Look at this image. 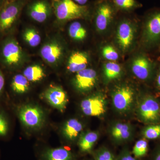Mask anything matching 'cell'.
Returning <instances> with one entry per match:
<instances>
[{"instance_id": "cell-1", "label": "cell", "mask_w": 160, "mask_h": 160, "mask_svg": "<svg viewBox=\"0 0 160 160\" xmlns=\"http://www.w3.org/2000/svg\"><path fill=\"white\" fill-rule=\"evenodd\" d=\"M51 2L55 16L62 22L86 18L91 14L89 6H81L73 0H51Z\"/></svg>"}, {"instance_id": "cell-2", "label": "cell", "mask_w": 160, "mask_h": 160, "mask_svg": "<svg viewBox=\"0 0 160 160\" xmlns=\"http://www.w3.org/2000/svg\"><path fill=\"white\" fill-rule=\"evenodd\" d=\"M30 0H12L0 9V35L11 32Z\"/></svg>"}, {"instance_id": "cell-3", "label": "cell", "mask_w": 160, "mask_h": 160, "mask_svg": "<svg viewBox=\"0 0 160 160\" xmlns=\"http://www.w3.org/2000/svg\"><path fill=\"white\" fill-rule=\"evenodd\" d=\"M26 59L25 53L14 38L8 37L0 46V62L6 67L14 69L22 66Z\"/></svg>"}, {"instance_id": "cell-4", "label": "cell", "mask_w": 160, "mask_h": 160, "mask_svg": "<svg viewBox=\"0 0 160 160\" xmlns=\"http://www.w3.org/2000/svg\"><path fill=\"white\" fill-rule=\"evenodd\" d=\"M143 42L148 49L159 46L160 8L151 9L146 13L143 32Z\"/></svg>"}, {"instance_id": "cell-5", "label": "cell", "mask_w": 160, "mask_h": 160, "mask_svg": "<svg viewBox=\"0 0 160 160\" xmlns=\"http://www.w3.org/2000/svg\"><path fill=\"white\" fill-rule=\"evenodd\" d=\"M94 9L95 23L99 31L106 30L116 14V9L109 0H99Z\"/></svg>"}, {"instance_id": "cell-6", "label": "cell", "mask_w": 160, "mask_h": 160, "mask_svg": "<svg viewBox=\"0 0 160 160\" xmlns=\"http://www.w3.org/2000/svg\"><path fill=\"white\" fill-rule=\"evenodd\" d=\"M26 7L28 16L37 22H44L54 14L49 0H30Z\"/></svg>"}, {"instance_id": "cell-7", "label": "cell", "mask_w": 160, "mask_h": 160, "mask_svg": "<svg viewBox=\"0 0 160 160\" xmlns=\"http://www.w3.org/2000/svg\"><path fill=\"white\" fill-rule=\"evenodd\" d=\"M18 115L23 125L30 129L39 128L44 123V112L41 108L34 105L22 106L19 111Z\"/></svg>"}, {"instance_id": "cell-8", "label": "cell", "mask_w": 160, "mask_h": 160, "mask_svg": "<svg viewBox=\"0 0 160 160\" xmlns=\"http://www.w3.org/2000/svg\"><path fill=\"white\" fill-rule=\"evenodd\" d=\"M155 67V63L145 54H140L133 60L132 70L138 78L146 81L151 78Z\"/></svg>"}, {"instance_id": "cell-9", "label": "cell", "mask_w": 160, "mask_h": 160, "mask_svg": "<svg viewBox=\"0 0 160 160\" xmlns=\"http://www.w3.org/2000/svg\"><path fill=\"white\" fill-rule=\"evenodd\" d=\"M41 57L49 65L58 64L64 55V48L60 42L56 40L45 43L40 50Z\"/></svg>"}, {"instance_id": "cell-10", "label": "cell", "mask_w": 160, "mask_h": 160, "mask_svg": "<svg viewBox=\"0 0 160 160\" xmlns=\"http://www.w3.org/2000/svg\"><path fill=\"white\" fill-rule=\"evenodd\" d=\"M81 107L83 113L89 116H100L106 112V102L100 95L92 96L82 101Z\"/></svg>"}, {"instance_id": "cell-11", "label": "cell", "mask_w": 160, "mask_h": 160, "mask_svg": "<svg viewBox=\"0 0 160 160\" xmlns=\"http://www.w3.org/2000/svg\"><path fill=\"white\" fill-rule=\"evenodd\" d=\"M116 33L118 45L123 51L129 50L134 38V28L129 21L125 20L120 23Z\"/></svg>"}, {"instance_id": "cell-12", "label": "cell", "mask_w": 160, "mask_h": 160, "mask_svg": "<svg viewBox=\"0 0 160 160\" xmlns=\"http://www.w3.org/2000/svg\"><path fill=\"white\" fill-rule=\"evenodd\" d=\"M44 97L51 106L62 112L66 108L68 102L66 92L59 86H52L44 92Z\"/></svg>"}, {"instance_id": "cell-13", "label": "cell", "mask_w": 160, "mask_h": 160, "mask_svg": "<svg viewBox=\"0 0 160 160\" xmlns=\"http://www.w3.org/2000/svg\"><path fill=\"white\" fill-rule=\"evenodd\" d=\"M160 106L154 98H145L140 105L139 113L142 119L147 122H155L160 119Z\"/></svg>"}, {"instance_id": "cell-14", "label": "cell", "mask_w": 160, "mask_h": 160, "mask_svg": "<svg viewBox=\"0 0 160 160\" xmlns=\"http://www.w3.org/2000/svg\"><path fill=\"white\" fill-rule=\"evenodd\" d=\"M134 96V92L130 87L122 86L115 90L112 95L113 105L118 110L123 111L127 110L131 106Z\"/></svg>"}, {"instance_id": "cell-15", "label": "cell", "mask_w": 160, "mask_h": 160, "mask_svg": "<svg viewBox=\"0 0 160 160\" xmlns=\"http://www.w3.org/2000/svg\"><path fill=\"white\" fill-rule=\"evenodd\" d=\"M97 80V73L94 69H86L77 72L74 80L75 86L81 92L89 91L93 88Z\"/></svg>"}, {"instance_id": "cell-16", "label": "cell", "mask_w": 160, "mask_h": 160, "mask_svg": "<svg viewBox=\"0 0 160 160\" xmlns=\"http://www.w3.org/2000/svg\"><path fill=\"white\" fill-rule=\"evenodd\" d=\"M89 63V58L86 52H75L69 57L67 63V69L70 72L77 73L86 69Z\"/></svg>"}, {"instance_id": "cell-17", "label": "cell", "mask_w": 160, "mask_h": 160, "mask_svg": "<svg viewBox=\"0 0 160 160\" xmlns=\"http://www.w3.org/2000/svg\"><path fill=\"white\" fill-rule=\"evenodd\" d=\"M42 158V160H76L73 153L64 147L46 149Z\"/></svg>"}, {"instance_id": "cell-18", "label": "cell", "mask_w": 160, "mask_h": 160, "mask_svg": "<svg viewBox=\"0 0 160 160\" xmlns=\"http://www.w3.org/2000/svg\"><path fill=\"white\" fill-rule=\"evenodd\" d=\"M83 129L82 123L76 119H70L63 127V133L67 140L73 141L77 138Z\"/></svg>"}, {"instance_id": "cell-19", "label": "cell", "mask_w": 160, "mask_h": 160, "mask_svg": "<svg viewBox=\"0 0 160 160\" xmlns=\"http://www.w3.org/2000/svg\"><path fill=\"white\" fill-rule=\"evenodd\" d=\"M98 138L97 133L94 132H89L83 135L78 142L80 152L84 154L91 152Z\"/></svg>"}, {"instance_id": "cell-20", "label": "cell", "mask_w": 160, "mask_h": 160, "mask_svg": "<svg viewBox=\"0 0 160 160\" xmlns=\"http://www.w3.org/2000/svg\"><path fill=\"white\" fill-rule=\"evenodd\" d=\"M12 89L16 93L23 94L27 92L29 88V81L24 75L18 74L12 78L11 83Z\"/></svg>"}, {"instance_id": "cell-21", "label": "cell", "mask_w": 160, "mask_h": 160, "mask_svg": "<svg viewBox=\"0 0 160 160\" xmlns=\"http://www.w3.org/2000/svg\"><path fill=\"white\" fill-rule=\"evenodd\" d=\"M23 75L29 82H37L42 79L45 76L44 69L39 65L28 66L23 71Z\"/></svg>"}, {"instance_id": "cell-22", "label": "cell", "mask_w": 160, "mask_h": 160, "mask_svg": "<svg viewBox=\"0 0 160 160\" xmlns=\"http://www.w3.org/2000/svg\"><path fill=\"white\" fill-rule=\"evenodd\" d=\"M69 37L76 41H82L85 39L87 36V31L80 22H72L68 29Z\"/></svg>"}, {"instance_id": "cell-23", "label": "cell", "mask_w": 160, "mask_h": 160, "mask_svg": "<svg viewBox=\"0 0 160 160\" xmlns=\"http://www.w3.org/2000/svg\"><path fill=\"white\" fill-rule=\"evenodd\" d=\"M112 135L117 141H125L130 137V128L127 124L118 123L112 128Z\"/></svg>"}, {"instance_id": "cell-24", "label": "cell", "mask_w": 160, "mask_h": 160, "mask_svg": "<svg viewBox=\"0 0 160 160\" xmlns=\"http://www.w3.org/2000/svg\"><path fill=\"white\" fill-rule=\"evenodd\" d=\"M117 10L130 12L140 8L142 5L137 0H109Z\"/></svg>"}, {"instance_id": "cell-25", "label": "cell", "mask_w": 160, "mask_h": 160, "mask_svg": "<svg viewBox=\"0 0 160 160\" xmlns=\"http://www.w3.org/2000/svg\"><path fill=\"white\" fill-rule=\"evenodd\" d=\"M121 72L122 68L118 63L109 62L104 65V75L107 80L111 81L118 78L121 75Z\"/></svg>"}, {"instance_id": "cell-26", "label": "cell", "mask_w": 160, "mask_h": 160, "mask_svg": "<svg viewBox=\"0 0 160 160\" xmlns=\"http://www.w3.org/2000/svg\"><path fill=\"white\" fill-rule=\"evenodd\" d=\"M23 39L32 47H37L41 42V36L35 29L27 28L23 32Z\"/></svg>"}, {"instance_id": "cell-27", "label": "cell", "mask_w": 160, "mask_h": 160, "mask_svg": "<svg viewBox=\"0 0 160 160\" xmlns=\"http://www.w3.org/2000/svg\"><path fill=\"white\" fill-rule=\"evenodd\" d=\"M149 150L148 142L146 140L142 139L137 141L133 146L132 153L135 157L140 159L145 157Z\"/></svg>"}, {"instance_id": "cell-28", "label": "cell", "mask_w": 160, "mask_h": 160, "mask_svg": "<svg viewBox=\"0 0 160 160\" xmlns=\"http://www.w3.org/2000/svg\"><path fill=\"white\" fill-rule=\"evenodd\" d=\"M143 135L147 139L155 140L160 137V124L146 127L143 131Z\"/></svg>"}, {"instance_id": "cell-29", "label": "cell", "mask_w": 160, "mask_h": 160, "mask_svg": "<svg viewBox=\"0 0 160 160\" xmlns=\"http://www.w3.org/2000/svg\"><path fill=\"white\" fill-rule=\"evenodd\" d=\"M94 160H117L110 150L106 148H101L94 153Z\"/></svg>"}, {"instance_id": "cell-30", "label": "cell", "mask_w": 160, "mask_h": 160, "mask_svg": "<svg viewBox=\"0 0 160 160\" xmlns=\"http://www.w3.org/2000/svg\"><path fill=\"white\" fill-rule=\"evenodd\" d=\"M103 57L111 62L116 61L119 58V54L116 49L110 45L103 47L102 50Z\"/></svg>"}, {"instance_id": "cell-31", "label": "cell", "mask_w": 160, "mask_h": 160, "mask_svg": "<svg viewBox=\"0 0 160 160\" xmlns=\"http://www.w3.org/2000/svg\"><path fill=\"white\" fill-rule=\"evenodd\" d=\"M9 131V124L6 118L0 112V136L4 137Z\"/></svg>"}, {"instance_id": "cell-32", "label": "cell", "mask_w": 160, "mask_h": 160, "mask_svg": "<svg viewBox=\"0 0 160 160\" xmlns=\"http://www.w3.org/2000/svg\"><path fill=\"white\" fill-rule=\"evenodd\" d=\"M117 160H139V159L135 157L130 152L125 149L121 152Z\"/></svg>"}, {"instance_id": "cell-33", "label": "cell", "mask_w": 160, "mask_h": 160, "mask_svg": "<svg viewBox=\"0 0 160 160\" xmlns=\"http://www.w3.org/2000/svg\"><path fill=\"white\" fill-rule=\"evenodd\" d=\"M5 86V78L2 72L0 69V94L2 93Z\"/></svg>"}, {"instance_id": "cell-34", "label": "cell", "mask_w": 160, "mask_h": 160, "mask_svg": "<svg viewBox=\"0 0 160 160\" xmlns=\"http://www.w3.org/2000/svg\"><path fill=\"white\" fill-rule=\"evenodd\" d=\"M152 160H160V146L153 152Z\"/></svg>"}, {"instance_id": "cell-35", "label": "cell", "mask_w": 160, "mask_h": 160, "mask_svg": "<svg viewBox=\"0 0 160 160\" xmlns=\"http://www.w3.org/2000/svg\"><path fill=\"white\" fill-rule=\"evenodd\" d=\"M156 83L158 89L160 90V66L159 69L158 70L157 75L156 78Z\"/></svg>"}, {"instance_id": "cell-36", "label": "cell", "mask_w": 160, "mask_h": 160, "mask_svg": "<svg viewBox=\"0 0 160 160\" xmlns=\"http://www.w3.org/2000/svg\"><path fill=\"white\" fill-rule=\"evenodd\" d=\"M73 1L78 5L81 6H86L89 0H73Z\"/></svg>"}, {"instance_id": "cell-37", "label": "cell", "mask_w": 160, "mask_h": 160, "mask_svg": "<svg viewBox=\"0 0 160 160\" xmlns=\"http://www.w3.org/2000/svg\"><path fill=\"white\" fill-rule=\"evenodd\" d=\"M7 2V0H0V9H1Z\"/></svg>"}, {"instance_id": "cell-38", "label": "cell", "mask_w": 160, "mask_h": 160, "mask_svg": "<svg viewBox=\"0 0 160 160\" xmlns=\"http://www.w3.org/2000/svg\"><path fill=\"white\" fill-rule=\"evenodd\" d=\"M7 2H9V1H12V0H7Z\"/></svg>"}, {"instance_id": "cell-39", "label": "cell", "mask_w": 160, "mask_h": 160, "mask_svg": "<svg viewBox=\"0 0 160 160\" xmlns=\"http://www.w3.org/2000/svg\"><path fill=\"white\" fill-rule=\"evenodd\" d=\"M159 46H160V45H159Z\"/></svg>"}, {"instance_id": "cell-40", "label": "cell", "mask_w": 160, "mask_h": 160, "mask_svg": "<svg viewBox=\"0 0 160 160\" xmlns=\"http://www.w3.org/2000/svg\"></svg>"}]
</instances>
